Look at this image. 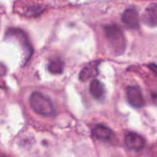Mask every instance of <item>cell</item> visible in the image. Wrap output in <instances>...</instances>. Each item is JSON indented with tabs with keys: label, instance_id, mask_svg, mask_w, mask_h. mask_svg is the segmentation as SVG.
<instances>
[{
	"label": "cell",
	"instance_id": "cell-10",
	"mask_svg": "<svg viewBox=\"0 0 157 157\" xmlns=\"http://www.w3.org/2000/svg\"><path fill=\"white\" fill-rule=\"evenodd\" d=\"M90 92L95 99H101L103 98L104 94V88L101 81L94 79L90 82Z\"/></svg>",
	"mask_w": 157,
	"mask_h": 157
},
{
	"label": "cell",
	"instance_id": "cell-3",
	"mask_svg": "<svg viewBox=\"0 0 157 157\" xmlns=\"http://www.w3.org/2000/svg\"><path fill=\"white\" fill-rule=\"evenodd\" d=\"M15 7L18 12L28 16L38 15L44 9L43 4L38 0H19L15 4Z\"/></svg>",
	"mask_w": 157,
	"mask_h": 157
},
{
	"label": "cell",
	"instance_id": "cell-11",
	"mask_svg": "<svg viewBox=\"0 0 157 157\" xmlns=\"http://www.w3.org/2000/svg\"><path fill=\"white\" fill-rule=\"evenodd\" d=\"M64 62L60 58H55L49 61L48 70L52 74H55V75L61 74L64 70Z\"/></svg>",
	"mask_w": 157,
	"mask_h": 157
},
{
	"label": "cell",
	"instance_id": "cell-6",
	"mask_svg": "<svg viewBox=\"0 0 157 157\" xmlns=\"http://www.w3.org/2000/svg\"><path fill=\"white\" fill-rule=\"evenodd\" d=\"M141 21L149 27L157 26V3H151L144 10L141 17Z\"/></svg>",
	"mask_w": 157,
	"mask_h": 157
},
{
	"label": "cell",
	"instance_id": "cell-2",
	"mask_svg": "<svg viewBox=\"0 0 157 157\" xmlns=\"http://www.w3.org/2000/svg\"><path fill=\"white\" fill-rule=\"evenodd\" d=\"M29 104L38 114L44 117H54L55 110L51 100L39 92H33L29 98Z\"/></svg>",
	"mask_w": 157,
	"mask_h": 157
},
{
	"label": "cell",
	"instance_id": "cell-7",
	"mask_svg": "<svg viewBox=\"0 0 157 157\" xmlns=\"http://www.w3.org/2000/svg\"><path fill=\"white\" fill-rule=\"evenodd\" d=\"M122 21L127 27L137 29L140 27V17L137 11L134 9H127L122 15Z\"/></svg>",
	"mask_w": 157,
	"mask_h": 157
},
{
	"label": "cell",
	"instance_id": "cell-12",
	"mask_svg": "<svg viewBox=\"0 0 157 157\" xmlns=\"http://www.w3.org/2000/svg\"><path fill=\"white\" fill-rule=\"evenodd\" d=\"M148 67L150 70H151L153 73L157 76V65L155 64H148Z\"/></svg>",
	"mask_w": 157,
	"mask_h": 157
},
{
	"label": "cell",
	"instance_id": "cell-8",
	"mask_svg": "<svg viewBox=\"0 0 157 157\" xmlns=\"http://www.w3.org/2000/svg\"><path fill=\"white\" fill-rule=\"evenodd\" d=\"M91 135L94 138L103 142L110 141L113 137V133L110 128L102 124L95 126L91 130Z\"/></svg>",
	"mask_w": 157,
	"mask_h": 157
},
{
	"label": "cell",
	"instance_id": "cell-1",
	"mask_svg": "<svg viewBox=\"0 0 157 157\" xmlns=\"http://www.w3.org/2000/svg\"><path fill=\"white\" fill-rule=\"evenodd\" d=\"M105 37L109 47L116 55H121L126 49V39L119 26L110 25L104 28Z\"/></svg>",
	"mask_w": 157,
	"mask_h": 157
},
{
	"label": "cell",
	"instance_id": "cell-5",
	"mask_svg": "<svg viewBox=\"0 0 157 157\" xmlns=\"http://www.w3.org/2000/svg\"><path fill=\"white\" fill-rule=\"evenodd\" d=\"M124 142L127 148L133 151H140L145 147V140L144 138L133 132H129L126 134Z\"/></svg>",
	"mask_w": 157,
	"mask_h": 157
},
{
	"label": "cell",
	"instance_id": "cell-9",
	"mask_svg": "<svg viewBox=\"0 0 157 157\" xmlns=\"http://www.w3.org/2000/svg\"><path fill=\"white\" fill-rule=\"evenodd\" d=\"M98 62L95 61V62L90 63L89 65L85 66L81 71V73L79 75V78L81 81H86L87 80L90 79L92 78H95L98 74Z\"/></svg>",
	"mask_w": 157,
	"mask_h": 157
},
{
	"label": "cell",
	"instance_id": "cell-4",
	"mask_svg": "<svg viewBox=\"0 0 157 157\" xmlns=\"http://www.w3.org/2000/svg\"><path fill=\"white\" fill-rule=\"evenodd\" d=\"M127 98L129 104L134 108H141L145 104L140 89L137 86H130L127 87Z\"/></svg>",
	"mask_w": 157,
	"mask_h": 157
}]
</instances>
